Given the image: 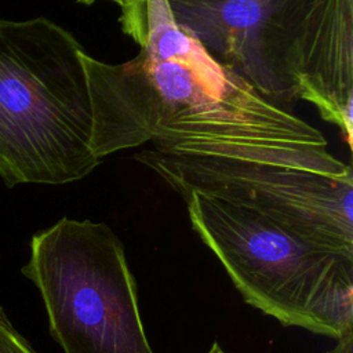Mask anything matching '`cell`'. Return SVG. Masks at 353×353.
I'll return each instance as SVG.
<instances>
[{
    "instance_id": "1",
    "label": "cell",
    "mask_w": 353,
    "mask_h": 353,
    "mask_svg": "<svg viewBox=\"0 0 353 353\" xmlns=\"http://www.w3.org/2000/svg\"><path fill=\"white\" fill-rule=\"evenodd\" d=\"M120 25L135 58L106 63L83 54L91 148L106 156L153 142L154 150L207 154L353 178L323 134L218 63L172 17L167 0H123Z\"/></svg>"
},
{
    "instance_id": "6",
    "label": "cell",
    "mask_w": 353,
    "mask_h": 353,
    "mask_svg": "<svg viewBox=\"0 0 353 353\" xmlns=\"http://www.w3.org/2000/svg\"><path fill=\"white\" fill-rule=\"evenodd\" d=\"M167 1L175 22L218 63L272 102L294 98L288 57L316 0Z\"/></svg>"
},
{
    "instance_id": "4",
    "label": "cell",
    "mask_w": 353,
    "mask_h": 353,
    "mask_svg": "<svg viewBox=\"0 0 353 353\" xmlns=\"http://www.w3.org/2000/svg\"><path fill=\"white\" fill-rule=\"evenodd\" d=\"M21 272L63 353H153L123 243L106 223L59 219L33 234Z\"/></svg>"
},
{
    "instance_id": "7",
    "label": "cell",
    "mask_w": 353,
    "mask_h": 353,
    "mask_svg": "<svg viewBox=\"0 0 353 353\" xmlns=\"http://www.w3.org/2000/svg\"><path fill=\"white\" fill-rule=\"evenodd\" d=\"M292 97L312 103L353 146V0H316L288 57Z\"/></svg>"
},
{
    "instance_id": "10",
    "label": "cell",
    "mask_w": 353,
    "mask_h": 353,
    "mask_svg": "<svg viewBox=\"0 0 353 353\" xmlns=\"http://www.w3.org/2000/svg\"><path fill=\"white\" fill-rule=\"evenodd\" d=\"M77 1H79V3H81V4H85V6H91V4H92V3H95L97 0H77ZM110 1L116 3L117 6H120L123 0H110Z\"/></svg>"
},
{
    "instance_id": "2",
    "label": "cell",
    "mask_w": 353,
    "mask_h": 353,
    "mask_svg": "<svg viewBox=\"0 0 353 353\" xmlns=\"http://www.w3.org/2000/svg\"><path fill=\"white\" fill-rule=\"evenodd\" d=\"M85 50L48 18L0 19V178L63 185L101 164L91 148Z\"/></svg>"
},
{
    "instance_id": "11",
    "label": "cell",
    "mask_w": 353,
    "mask_h": 353,
    "mask_svg": "<svg viewBox=\"0 0 353 353\" xmlns=\"http://www.w3.org/2000/svg\"><path fill=\"white\" fill-rule=\"evenodd\" d=\"M207 353H225V350H223V349H222V347L215 342Z\"/></svg>"
},
{
    "instance_id": "8",
    "label": "cell",
    "mask_w": 353,
    "mask_h": 353,
    "mask_svg": "<svg viewBox=\"0 0 353 353\" xmlns=\"http://www.w3.org/2000/svg\"><path fill=\"white\" fill-rule=\"evenodd\" d=\"M0 353H37L17 331L0 305Z\"/></svg>"
},
{
    "instance_id": "3",
    "label": "cell",
    "mask_w": 353,
    "mask_h": 353,
    "mask_svg": "<svg viewBox=\"0 0 353 353\" xmlns=\"http://www.w3.org/2000/svg\"><path fill=\"white\" fill-rule=\"evenodd\" d=\"M182 199L193 230L248 305L335 341L353 330V251L302 237L247 207L193 192Z\"/></svg>"
},
{
    "instance_id": "9",
    "label": "cell",
    "mask_w": 353,
    "mask_h": 353,
    "mask_svg": "<svg viewBox=\"0 0 353 353\" xmlns=\"http://www.w3.org/2000/svg\"><path fill=\"white\" fill-rule=\"evenodd\" d=\"M327 353H353V330L336 339L335 345Z\"/></svg>"
},
{
    "instance_id": "5",
    "label": "cell",
    "mask_w": 353,
    "mask_h": 353,
    "mask_svg": "<svg viewBox=\"0 0 353 353\" xmlns=\"http://www.w3.org/2000/svg\"><path fill=\"white\" fill-rule=\"evenodd\" d=\"M135 159L181 196L193 192L247 207L302 237L353 251V178L154 149Z\"/></svg>"
}]
</instances>
